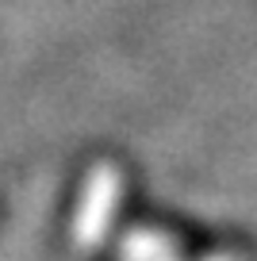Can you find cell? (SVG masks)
I'll use <instances>...</instances> for the list:
<instances>
[{"instance_id": "cell-1", "label": "cell", "mask_w": 257, "mask_h": 261, "mask_svg": "<svg viewBox=\"0 0 257 261\" xmlns=\"http://www.w3.org/2000/svg\"><path fill=\"white\" fill-rule=\"evenodd\" d=\"M123 192V177L112 162H100L96 169H89V180H85V192H81V207L77 219H73V234H77V246H100L108 223H112V212L119 204Z\"/></svg>"}, {"instance_id": "cell-2", "label": "cell", "mask_w": 257, "mask_h": 261, "mask_svg": "<svg viewBox=\"0 0 257 261\" xmlns=\"http://www.w3.org/2000/svg\"><path fill=\"white\" fill-rule=\"evenodd\" d=\"M169 253V238L165 234H150V230H138L127 242V261H158Z\"/></svg>"}, {"instance_id": "cell-3", "label": "cell", "mask_w": 257, "mask_h": 261, "mask_svg": "<svg viewBox=\"0 0 257 261\" xmlns=\"http://www.w3.org/2000/svg\"><path fill=\"white\" fill-rule=\"evenodd\" d=\"M215 261H226V257H215Z\"/></svg>"}]
</instances>
